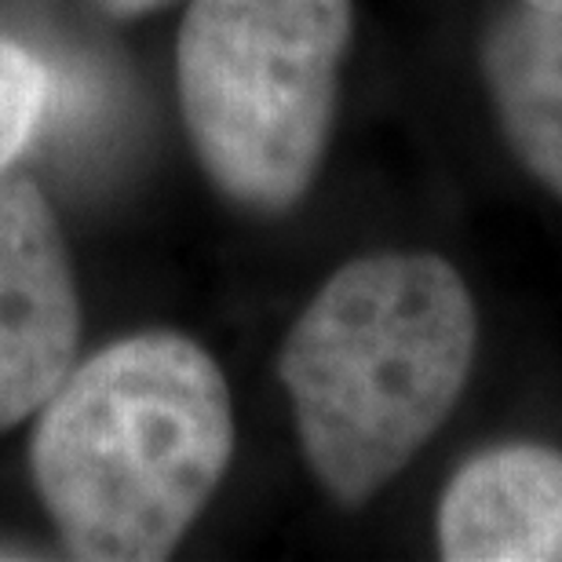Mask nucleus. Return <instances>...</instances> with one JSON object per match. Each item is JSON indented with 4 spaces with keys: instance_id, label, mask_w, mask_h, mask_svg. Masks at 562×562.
Masks as SVG:
<instances>
[{
    "instance_id": "obj_9",
    "label": "nucleus",
    "mask_w": 562,
    "mask_h": 562,
    "mask_svg": "<svg viewBox=\"0 0 562 562\" xmlns=\"http://www.w3.org/2000/svg\"><path fill=\"white\" fill-rule=\"evenodd\" d=\"M522 4H533V8H562V0H522Z\"/></svg>"
},
{
    "instance_id": "obj_1",
    "label": "nucleus",
    "mask_w": 562,
    "mask_h": 562,
    "mask_svg": "<svg viewBox=\"0 0 562 562\" xmlns=\"http://www.w3.org/2000/svg\"><path fill=\"white\" fill-rule=\"evenodd\" d=\"M231 453V391L212 355L179 333H143L66 373L30 457L70 555L154 562L183 541Z\"/></svg>"
},
{
    "instance_id": "obj_7",
    "label": "nucleus",
    "mask_w": 562,
    "mask_h": 562,
    "mask_svg": "<svg viewBox=\"0 0 562 562\" xmlns=\"http://www.w3.org/2000/svg\"><path fill=\"white\" fill-rule=\"evenodd\" d=\"M52 99V77L33 52L0 37V168L26 150Z\"/></svg>"
},
{
    "instance_id": "obj_4",
    "label": "nucleus",
    "mask_w": 562,
    "mask_h": 562,
    "mask_svg": "<svg viewBox=\"0 0 562 562\" xmlns=\"http://www.w3.org/2000/svg\"><path fill=\"white\" fill-rule=\"evenodd\" d=\"M77 289L37 187H0V431L55 395L77 355Z\"/></svg>"
},
{
    "instance_id": "obj_6",
    "label": "nucleus",
    "mask_w": 562,
    "mask_h": 562,
    "mask_svg": "<svg viewBox=\"0 0 562 562\" xmlns=\"http://www.w3.org/2000/svg\"><path fill=\"white\" fill-rule=\"evenodd\" d=\"M482 74L512 154L562 198V8L515 4L482 41Z\"/></svg>"
},
{
    "instance_id": "obj_5",
    "label": "nucleus",
    "mask_w": 562,
    "mask_h": 562,
    "mask_svg": "<svg viewBox=\"0 0 562 562\" xmlns=\"http://www.w3.org/2000/svg\"><path fill=\"white\" fill-rule=\"evenodd\" d=\"M449 562H562V453L537 442L482 449L438 504Z\"/></svg>"
},
{
    "instance_id": "obj_3",
    "label": "nucleus",
    "mask_w": 562,
    "mask_h": 562,
    "mask_svg": "<svg viewBox=\"0 0 562 562\" xmlns=\"http://www.w3.org/2000/svg\"><path fill=\"white\" fill-rule=\"evenodd\" d=\"M351 0H194L179 30V99L223 194L278 212L329 146Z\"/></svg>"
},
{
    "instance_id": "obj_8",
    "label": "nucleus",
    "mask_w": 562,
    "mask_h": 562,
    "mask_svg": "<svg viewBox=\"0 0 562 562\" xmlns=\"http://www.w3.org/2000/svg\"><path fill=\"white\" fill-rule=\"evenodd\" d=\"M103 8H110L114 15H143V11H154L168 4V0H99Z\"/></svg>"
},
{
    "instance_id": "obj_2",
    "label": "nucleus",
    "mask_w": 562,
    "mask_h": 562,
    "mask_svg": "<svg viewBox=\"0 0 562 562\" xmlns=\"http://www.w3.org/2000/svg\"><path fill=\"white\" fill-rule=\"evenodd\" d=\"M475 340V300L435 252H373L325 281L278 369L329 497L366 504L420 453L468 384Z\"/></svg>"
}]
</instances>
